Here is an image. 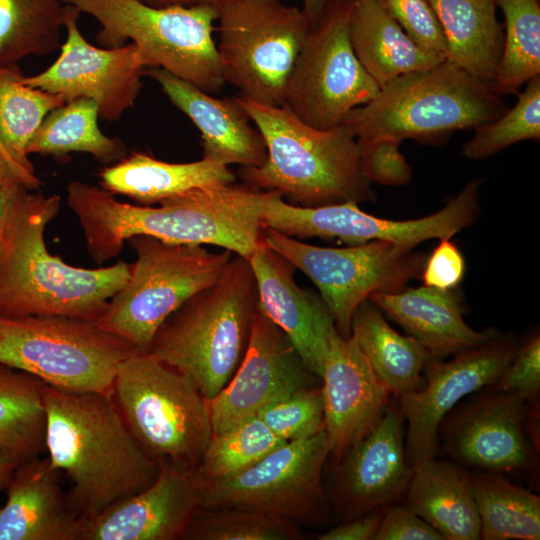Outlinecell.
Instances as JSON below:
<instances>
[{
  "label": "cell",
  "mask_w": 540,
  "mask_h": 540,
  "mask_svg": "<svg viewBox=\"0 0 540 540\" xmlns=\"http://www.w3.org/2000/svg\"><path fill=\"white\" fill-rule=\"evenodd\" d=\"M267 196L268 191L232 183L194 189L153 207L121 202L81 181L67 186V204L80 222L90 257L100 265L118 256L135 235L215 245L249 259L263 244Z\"/></svg>",
  "instance_id": "obj_1"
},
{
  "label": "cell",
  "mask_w": 540,
  "mask_h": 540,
  "mask_svg": "<svg viewBox=\"0 0 540 540\" xmlns=\"http://www.w3.org/2000/svg\"><path fill=\"white\" fill-rule=\"evenodd\" d=\"M20 186L6 211L0 242V316H64L97 323L128 281L132 264L75 267L46 246L45 228L60 196Z\"/></svg>",
  "instance_id": "obj_2"
},
{
  "label": "cell",
  "mask_w": 540,
  "mask_h": 540,
  "mask_svg": "<svg viewBox=\"0 0 540 540\" xmlns=\"http://www.w3.org/2000/svg\"><path fill=\"white\" fill-rule=\"evenodd\" d=\"M46 450L70 479L68 500L80 519L148 487L159 463L134 438L111 394L69 393L43 383Z\"/></svg>",
  "instance_id": "obj_3"
},
{
  "label": "cell",
  "mask_w": 540,
  "mask_h": 540,
  "mask_svg": "<svg viewBox=\"0 0 540 540\" xmlns=\"http://www.w3.org/2000/svg\"><path fill=\"white\" fill-rule=\"evenodd\" d=\"M236 99L261 133L267 150L262 165L239 169L245 184L277 191L302 207L374 199L371 183L360 168V146L345 126L317 129L285 106Z\"/></svg>",
  "instance_id": "obj_4"
},
{
  "label": "cell",
  "mask_w": 540,
  "mask_h": 540,
  "mask_svg": "<svg viewBox=\"0 0 540 540\" xmlns=\"http://www.w3.org/2000/svg\"><path fill=\"white\" fill-rule=\"evenodd\" d=\"M257 300L249 260L232 256L214 283L162 323L147 353L184 376L210 401L245 354Z\"/></svg>",
  "instance_id": "obj_5"
},
{
  "label": "cell",
  "mask_w": 540,
  "mask_h": 540,
  "mask_svg": "<svg viewBox=\"0 0 540 540\" xmlns=\"http://www.w3.org/2000/svg\"><path fill=\"white\" fill-rule=\"evenodd\" d=\"M507 109L492 85L445 60L395 78L371 101L349 111L341 124L361 148L380 140L426 141L475 129Z\"/></svg>",
  "instance_id": "obj_6"
},
{
  "label": "cell",
  "mask_w": 540,
  "mask_h": 540,
  "mask_svg": "<svg viewBox=\"0 0 540 540\" xmlns=\"http://www.w3.org/2000/svg\"><path fill=\"white\" fill-rule=\"evenodd\" d=\"M97 20L96 41L115 48L131 40L145 68H162L209 93L225 85L213 39L219 9L208 5L153 7L139 0H61Z\"/></svg>",
  "instance_id": "obj_7"
},
{
  "label": "cell",
  "mask_w": 540,
  "mask_h": 540,
  "mask_svg": "<svg viewBox=\"0 0 540 540\" xmlns=\"http://www.w3.org/2000/svg\"><path fill=\"white\" fill-rule=\"evenodd\" d=\"M112 397L134 438L157 462L198 466L212 437L210 407L184 376L138 352L118 365Z\"/></svg>",
  "instance_id": "obj_8"
},
{
  "label": "cell",
  "mask_w": 540,
  "mask_h": 540,
  "mask_svg": "<svg viewBox=\"0 0 540 540\" xmlns=\"http://www.w3.org/2000/svg\"><path fill=\"white\" fill-rule=\"evenodd\" d=\"M138 352L94 322L64 316H0V364L64 392L111 394L118 365Z\"/></svg>",
  "instance_id": "obj_9"
},
{
  "label": "cell",
  "mask_w": 540,
  "mask_h": 540,
  "mask_svg": "<svg viewBox=\"0 0 540 540\" xmlns=\"http://www.w3.org/2000/svg\"><path fill=\"white\" fill-rule=\"evenodd\" d=\"M137 259L127 283L109 300L97 325L147 352L162 323L214 283L232 258L202 245L174 244L147 235L127 240Z\"/></svg>",
  "instance_id": "obj_10"
},
{
  "label": "cell",
  "mask_w": 540,
  "mask_h": 540,
  "mask_svg": "<svg viewBox=\"0 0 540 540\" xmlns=\"http://www.w3.org/2000/svg\"><path fill=\"white\" fill-rule=\"evenodd\" d=\"M217 50L225 81L240 96L282 106L289 75L311 29L283 0H232L219 9Z\"/></svg>",
  "instance_id": "obj_11"
},
{
  "label": "cell",
  "mask_w": 540,
  "mask_h": 540,
  "mask_svg": "<svg viewBox=\"0 0 540 540\" xmlns=\"http://www.w3.org/2000/svg\"><path fill=\"white\" fill-rule=\"evenodd\" d=\"M353 0H333L311 27L289 75L283 105L317 129L341 124L380 87L356 57L348 33Z\"/></svg>",
  "instance_id": "obj_12"
},
{
  "label": "cell",
  "mask_w": 540,
  "mask_h": 540,
  "mask_svg": "<svg viewBox=\"0 0 540 540\" xmlns=\"http://www.w3.org/2000/svg\"><path fill=\"white\" fill-rule=\"evenodd\" d=\"M263 242L315 284L345 338L350 337L352 316L363 301L374 292L401 290L422 266L412 248L389 241L320 247L265 228Z\"/></svg>",
  "instance_id": "obj_13"
},
{
  "label": "cell",
  "mask_w": 540,
  "mask_h": 540,
  "mask_svg": "<svg viewBox=\"0 0 540 540\" xmlns=\"http://www.w3.org/2000/svg\"><path fill=\"white\" fill-rule=\"evenodd\" d=\"M328 455L325 430L286 442L239 474L203 479L202 508L245 507L293 523L324 525L329 508L321 474Z\"/></svg>",
  "instance_id": "obj_14"
},
{
  "label": "cell",
  "mask_w": 540,
  "mask_h": 540,
  "mask_svg": "<svg viewBox=\"0 0 540 540\" xmlns=\"http://www.w3.org/2000/svg\"><path fill=\"white\" fill-rule=\"evenodd\" d=\"M480 180L469 182L441 210L412 220L382 219L362 211L355 202L302 207L268 191L264 228L299 239H338L352 245L389 241L409 248L432 238H450L470 226L479 212Z\"/></svg>",
  "instance_id": "obj_15"
},
{
  "label": "cell",
  "mask_w": 540,
  "mask_h": 540,
  "mask_svg": "<svg viewBox=\"0 0 540 540\" xmlns=\"http://www.w3.org/2000/svg\"><path fill=\"white\" fill-rule=\"evenodd\" d=\"M517 350L514 342L496 336L448 362L429 360L423 386L397 398L407 421L405 451L412 468L435 458L442 420L467 395L494 385Z\"/></svg>",
  "instance_id": "obj_16"
},
{
  "label": "cell",
  "mask_w": 540,
  "mask_h": 540,
  "mask_svg": "<svg viewBox=\"0 0 540 540\" xmlns=\"http://www.w3.org/2000/svg\"><path fill=\"white\" fill-rule=\"evenodd\" d=\"M79 15L72 6L64 26L66 39L55 62L39 74L23 76V82L61 95L66 102L92 99L98 104L99 118L117 120L134 106L146 68L133 43L115 48L90 44L78 28Z\"/></svg>",
  "instance_id": "obj_17"
},
{
  "label": "cell",
  "mask_w": 540,
  "mask_h": 540,
  "mask_svg": "<svg viewBox=\"0 0 540 540\" xmlns=\"http://www.w3.org/2000/svg\"><path fill=\"white\" fill-rule=\"evenodd\" d=\"M317 379L285 333L257 306L240 364L209 401L212 435L256 416L266 405L299 389L317 386Z\"/></svg>",
  "instance_id": "obj_18"
},
{
  "label": "cell",
  "mask_w": 540,
  "mask_h": 540,
  "mask_svg": "<svg viewBox=\"0 0 540 540\" xmlns=\"http://www.w3.org/2000/svg\"><path fill=\"white\" fill-rule=\"evenodd\" d=\"M527 403L511 391L476 397L442 420L438 445L441 440L445 451L463 466L497 474L522 471L532 460L525 433Z\"/></svg>",
  "instance_id": "obj_19"
},
{
  "label": "cell",
  "mask_w": 540,
  "mask_h": 540,
  "mask_svg": "<svg viewBox=\"0 0 540 540\" xmlns=\"http://www.w3.org/2000/svg\"><path fill=\"white\" fill-rule=\"evenodd\" d=\"M156 479L101 513L80 519L77 540L182 539L202 507L204 480L196 468L161 460Z\"/></svg>",
  "instance_id": "obj_20"
},
{
  "label": "cell",
  "mask_w": 540,
  "mask_h": 540,
  "mask_svg": "<svg viewBox=\"0 0 540 540\" xmlns=\"http://www.w3.org/2000/svg\"><path fill=\"white\" fill-rule=\"evenodd\" d=\"M403 422L399 406L389 404L376 425L337 462L333 501L344 522L404 498L413 468L406 456Z\"/></svg>",
  "instance_id": "obj_21"
},
{
  "label": "cell",
  "mask_w": 540,
  "mask_h": 540,
  "mask_svg": "<svg viewBox=\"0 0 540 540\" xmlns=\"http://www.w3.org/2000/svg\"><path fill=\"white\" fill-rule=\"evenodd\" d=\"M320 379L329 455L338 462L380 420L391 393L355 340L339 332L330 341Z\"/></svg>",
  "instance_id": "obj_22"
},
{
  "label": "cell",
  "mask_w": 540,
  "mask_h": 540,
  "mask_svg": "<svg viewBox=\"0 0 540 540\" xmlns=\"http://www.w3.org/2000/svg\"><path fill=\"white\" fill-rule=\"evenodd\" d=\"M257 286V306L288 337L307 369L321 378L334 319L320 296L302 289L295 267L264 242L248 259Z\"/></svg>",
  "instance_id": "obj_23"
},
{
  "label": "cell",
  "mask_w": 540,
  "mask_h": 540,
  "mask_svg": "<svg viewBox=\"0 0 540 540\" xmlns=\"http://www.w3.org/2000/svg\"><path fill=\"white\" fill-rule=\"evenodd\" d=\"M144 75L158 82L172 104L198 128L203 158L226 166L258 167L264 163V139L236 97L215 98L162 68H146Z\"/></svg>",
  "instance_id": "obj_24"
},
{
  "label": "cell",
  "mask_w": 540,
  "mask_h": 540,
  "mask_svg": "<svg viewBox=\"0 0 540 540\" xmlns=\"http://www.w3.org/2000/svg\"><path fill=\"white\" fill-rule=\"evenodd\" d=\"M49 458L19 463L0 507V540H77L80 518Z\"/></svg>",
  "instance_id": "obj_25"
},
{
  "label": "cell",
  "mask_w": 540,
  "mask_h": 540,
  "mask_svg": "<svg viewBox=\"0 0 540 540\" xmlns=\"http://www.w3.org/2000/svg\"><path fill=\"white\" fill-rule=\"evenodd\" d=\"M368 299L435 358L474 349L497 336L494 330L477 331L464 321L460 301L452 290L423 285L374 292Z\"/></svg>",
  "instance_id": "obj_26"
},
{
  "label": "cell",
  "mask_w": 540,
  "mask_h": 540,
  "mask_svg": "<svg viewBox=\"0 0 540 540\" xmlns=\"http://www.w3.org/2000/svg\"><path fill=\"white\" fill-rule=\"evenodd\" d=\"M348 33L356 57L380 89L400 75L445 61L443 54L414 43L384 0H353Z\"/></svg>",
  "instance_id": "obj_27"
},
{
  "label": "cell",
  "mask_w": 540,
  "mask_h": 540,
  "mask_svg": "<svg viewBox=\"0 0 540 540\" xmlns=\"http://www.w3.org/2000/svg\"><path fill=\"white\" fill-rule=\"evenodd\" d=\"M99 177L105 190L147 206L194 189L228 185L236 180L228 166L210 159L170 163L142 152H133L105 167Z\"/></svg>",
  "instance_id": "obj_28"
},
{
  "label": "cell",
  "mask_w": 540,
  "mask_h": 540,
  "mask_svg": "<svg viewBox=\"0 0 540 540\" xmlns=\"http://www.w3.org/2000/svg\"><path fill=\"white\" fill-rule=\"evenodd\" d=\"M405 505L445 540L480 539V518L469 472L435 458L413 468Z\"/></svg>",
  "instance_id": "obj_29"
},
{
  "label": "cell",
  "mask_w": 540,
  "mask_h": 540,
  "mask_svg": "<svg viewBox=\"0 0 540 540\" xmlns=\"http://www.w3.org/2000/svg\"><path fill=\"white\" fill-rule=\"evenodd\" d=\"M427 1L444 33L445 60L492 85L504 44L495 0Z\"/></svg>",
  "instance_id": "obj_30"
},
{
  "label": "cell",
  "mask_w": 540,
  "mask_h": 540,
  "mask_svg": "<svg viewBox=\"0 0 540 540\" xmlns=\"http://www.w3.org/2000/svg\"><path fill=\"white\" fill-rule=\"evenodd\" d=\"M350 336L391 395L399 398L423 386L421 374L434 356L414 337L394 330L369 299L356 308Z\"/></svg>",
  "instance_id": "obj_31"
},
{
  "label": "cell",
  "mask_w": 540,
  "mask_h": 540,
  "mask_svg": "<svg viewBox=\"0 0 540 540\" xmlns=\"http://www.w3.org/2000/svg\"><path fill=\"white\" fill-rule=\"evenodd\" d=\"M43 382L0 364V449L18 463L46 450Z\"/></svg>",
  "instance_id": "obj_32"
},
{
  "label": "cell",
  "mask_w": 540,
  "mask_h": 540,
  "mask_svg": "<svg viewBox=\"0 0 540 540\" xmlns=\"http://www.w3.org/2000/svg\"><path fill=\"white\" fill-rule=\"evenodd\" d=\"M98 118L96 101L77 98L66 102L46 115L27 147V154L61 159L71 152H85L102 163L120 161L126 156L125 145L103 134Z\"/></svg>",
  "instance_id": "obj_33"
},
{
  "label": "cell",
  "mask_w": 540,
  "mask_h": 540,
  "mask_svg": "<svg viewBox=\"0 0 540 540\" xmlns=\"http://www.w3.org/2000/svg\"><path fill=\"white\" fill-rule=\"evenodd\" d=\"M480 539H540V497L497 473L469 472Z\"/></svg>",
  "instance_id": "obj_34"
},
{
  "label": "cell",
  "mask_w": 540,
  "mask_h": 540,
  "mask_svg": "<svg viewBox=\"0 0 540 540\" xmlns=\"http://www.w3.org/2000/svg\"><path fill=\"white\" fill-rule=\"evenodd\" d=\"M71 8L61 0H0V66L60 48Z\"/></svg>",
  "instance_id": "obj_35"
},
{
  "label": "cell",
  "mask_w": 540,
  "mask_h": 540,
  "mask_svg": "<svg viewBox=\"0 0 540 540\" xmlns=\"http://www.w3.org/2000/svg\"><path fill=\"white\" fill-rule=\"evenodd\" d=\"M23 76L17 65L0 66V142L15 162L35 173L27 147L46 115L66 100L25 84Z\"/></svg>",
  "instance_id": "obj_36"
},
{
  "label": "cell",
  "mask_w": 540,
  "mask_h": 540,
  "mask_svg": "<svg viewBox=\"0 0 540 540\" xmlns=\"http://www.w3.org/2000/svg\"><path fill=\"white\" fill-rule=\"evenodd\" d=\"M505 18L501 59L492 87L499 95L517 94L540 74L538 0H495Z\"/></svg>",
  "instance_id": "obj_37"
},
{
  "label": "cell",
  "mask_w": 540,
  "mask_h": 540,
  "mask_svg": "<svg viewBox=\"0 0 540 540\" xmlns=\"http://www.w3.org/2000/svg\"><path fill=\"white\" fill-rule=\"evenodd\" d=\"M284 443L254 416L212 435L196 469L204 480L230 477L254 466Z\"/></svg>",
  "instance_id": "obj_38"
},
{
  "label": "cell",
  "mask_w": 540,
  "mask_h": 540,
  "mask_svg": "<svg viewBox=\"0 0 540 540\" xmlns=\"http://www.w3.org/2000/svg\"><path fill=\"white\" fill-rule=\"evenodd\" d=\"M295 523L245 507L200 508L182 539L191 540H296Z\"/></svg>",
  "instance_id": "obj_39"
},
{
  "label": "cell",
  "mask_w": 540,
  "mask_h": 540,
  "mask_svg": "<svg viewBox=\"0 0 540 540\" xmlns=\"http://www.w3.org/2000/svg\"><path fill=\"white\" fill-rule=\"evenodd\" d=\"M473 137L464 144L463 155L481 160L524 140L540 139V76L526 83L517 103L494 121L474 129Z\"/></svg>",
  "instance_id": "obj_40"
},
{
  "label": "cell",
  "mask_w": 540,
  "mask_h": 540,
  "mask_svg": "<svg viewBox=\"0 0 540 540\" xmlns=\"http://www.w3.org/2000/svg\"><path fill=\"white\" fill-rule=\"evenodd\" d=\"M256 416L285 442L313 436L324 430L322 389H299L266 405Z\"/></svg>",
  "instance_id": "obj_41"
},
{
  "label": "cell",
  "mask_w": 540,
  "mask_h": 540,
  "mask_svg": "<svg viewBox=\"0 0 540 540\" xmlns=\"http://www.w3.org/2000/svg\"><path fill=\"white\" fill-rule=\"evenodd\" d=\"M388 10L417 45L446 54V41L440 22L427 0H384Z\"/></svg>",
  "instance_id": "obj_42"
},
{
  "label": "cell",
  "mask_w": 540,
  "mask_h": 540,
  "mask_svg": "<svg viewBox=\"0 0 540 540\" xmlns=\"http://www.w3.org/2000/svg\"><path fill=\"white\" fill-rule=\"evenodd\" d=\"M399 145L397 141L380 140L360 148V168L370 183L401 186L411 181L412 169Z\"/></svg>",
  "instance_id": "obj_43"
},
{
  "label": "cell",
  "mask_w": 540,
  "mask_h": 540,
  "mask_svg": "<svg viewBox=\"0 0 540 540\" xmlns=\"http://www.w3.org/2000/svg\"><path fill=\"white\" fill-rule=\"evenodd\" d=\"M496 390L516 392L528 402L540 390V337L534 335L518 348L514 358L494 384Z\"/></svg>",
  "instance_id": "obj_44"
},
{
  "label": "cell",
  "mask_w": 540,
  "mask_h": 540,
  "mask_svg": "<svg viewBox=\"0 0 540 540\" xmlns=\"http://www.w3.org/2000/svg\"><path fill=\"white\" fill-rule=\"evenodd\" d=\"M373 540H445L409 507L393 504L384 510Z\"/></svg>",
  "instance_id": "obj_45"
},
{
  "label": "cell",
  "mask_w": 540,
  "mask_h": 540,
  "mask_svg": "<svg viewBox=\"0 0 540 540\" xmlns=\"http://www.w3.org/2000/svg\"><path fill=\"white\" fill-rule=\"evenodd\" d=\"M464 272L461 252L449 238H443L425 263L422 279L425 286L452 290L460 283Z\"/></svg>",
  "instance_id": "obj_46"
},
{
  "label": "cell",
  "mask_w": 540,
  "mask_h": 540,
  "mask_svg": "<svg viewBox=\"0 0 540 540\" xmlns=\"http://www.w3.org/2000/svg\"><path fill=\"white\" fill-rule=\"evenodd\" d=\"M385 509H377L346 521L318 535L319 540H373Z\"/></svg>",
  "instance_id": "obj_47"
},
{
  "label": "cell",
  "mask_w": 540,
  "mask_h": 540,
  "mask_svg": "<svg viewBox=\"0 0 540 540\" xmlns=\"http://www.w3.org/2000/svg\"><path fill=\"white\" fill-rule=\"evenodd\" d=\"M19 183L29 190H38L41 181L35 173L23 168L0 151V186Z\"/></svg>",
  "instance_id": "obj_48"
},
{
  "label": "cell",
  "mask_w": 540,
  "mask_h": 540,
  "mask_svg": "<svg viewBox=\"0 0 540 540\" xmlns=\"http://www.w3.org/2000/svg\"><path fill=\"white\" fill-rule=\"evenodd\" d=\"M149 6L153 7H170V6H198V5H208L213 6L218 9L222 8L227 3L232 0H139Z\"/></svg>",
  "instance_id": "obj_49"
},
{
  "label": "cell",
  "mask_w": 540,
  "mask_h": 540,
  "mask_svg": "<svg viewBox=\"0 0 540 540\" xmlns=\"http://www.w3.org/2000/svg\"><path fill=\"white\" fill-rule=\"evenodd\" d=\"M20 186L23 185L19 183H9L0 186V242L6 211Z\"/></svg>",
  "instance_id": "obj_50"
},
{
  "label": "cell",
  "mask_w": 540,
  "mask_h": 540,
  "mask_svg": "<svg viewBox=\"0 0 540 540\" xmlns=\"http://www.w3.org/2000/svg\"><path fill=\"white\" fill-rule=\"evenodd\" d=\"M333 0H302V10L306 14L311 27L319 21L325 7Z\"/></svg>",
  "instance_id": "obj_51"
},
{
  "label": "cell",
  "mask_w": 540,
  "mask_h": 540,
  "mask_svg": "<svg viewBox=\"0 0 540 540\" xmlns=\"http://www.w3.org/2000/svg\"><path fill=\"white\" fill-rule=\"evenodd\" d=\"M19 463L0 449V492L6 488Z\"/></svg>",
  "instance_id": "obj_52"
},
{
  "label": "cell",
  "mask_w": 540,
  "mask_h": 540,
  "mask_svg": "<svg viewBox=\"0 0 540 540\" xmlns=\"http://www.w3.org/2000/svg\"><path fill=\"white\" fill-rule=\"evenodd\" d=\"M0 151H2L8 158H10L11 160H13L10 155L7 153V151L5 150L4 146L2 145V143L0 142ZM14 161V160H13ZM15 162V161H14ZM17 163V162H16ZM18 164V163H17ZM34 173V172H33Z\"/></svg>",
  "instance_id": "obj_53"
}]
</instances>
